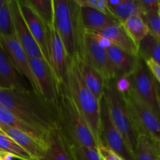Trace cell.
Instances as JSON below:
<instances>
[{"label": "cell", "mask_w": 160, "mask_h": 160, "mask_svg": "<svg viewBox=\"0 0 160 160\" xmlns=\"http://www.w3.org/2000/svg\"><path fill=\"white\" fill-rule=\"evenodd\" d=\"M97 148H98L100 157L102 160H124L121 156L109 149L102 143H100Z\"/></svg>", "instance_id": "836d02e7"}, {"label": "cell", "mask_w": 160, "mask_h": 160, "mask_svg": "<svg viewBox=\"0 0 160 160\" xmlns=\"http://www.w3.org/2000/svg\"><path fill=\"white\" fill-rule=\"evenodd\" d=\"M0 106L45 134L59 128L56 106L33 89L0 88Z\"/></svg>", "instance_id": "6da1fadb"}, {"label": "cell", "mask_w": 160, "mask_h": 160, "mask_svg": "<svg viewBox=\"0 0 160 160\" xmlns=\"http://www.w3.org/2000/svg\"><path fill=\"white\" fill-rule=\"evenodd\" d=\"M93 33L111 45L133 56H138V45L130 37L122 23L110 25Z\"/></svg>", "instance_id": "2e32d148"}, {"label": "cell", "mask_w": 160, "mask_h": 160, "mask_svg": "<svg viewBox=\"0 0 160 160\" xmlns=\"http://www.w3.org/2000/svg\"><path fill=\"white\" fill-rule=\"evenodd\" d=\"M39 160H73L59 129L50 134L46 151L43 158Z\"/></svg>", "instance_id": "44dd1931"}, {"label": "cell", "mask_w": 160, "mask_h": 160, "mask_svg": "<svg viewBox=\"0 0 160 160\" xmlns=\"http://www.w3.org/2000/svg\"><path fill=\"white\" fill-rule=\"evenodd\" d=\"M138 56L144 60L151 59L160 65V40L148 34L139 43Z\"/></svg>", "instance_id": "4316f807"}, {"label": "cell", "mask_w": 160, "mask_h": 160, "mask_svg": "<svg viewBox=\"0 0 160 160\" xmlns=\"http://www.w3.org/2000/svg\"><path fill=\"white\" fill-rule=\"evenodd\" d=\"M104 98L112 123L121 133L130 149L134 152L138 135L133 127L123 92L118 88L114 78L105 81Z\"/></svg>", "instance_id": "5b68a950"}, {"label": "cell", "mask_w": 160, "mask_h": 160, "mask_svg": "<svg viewBox=\"0 0 160 160\" xmlns=\"http://www.w3.org/2000/svg\"><path fill=\"white\" fill-rule=\"evenodd\" d=\"M145 61L146 62L147 67H148L150 71L154 76L156 81L160 84V65L151 59H148Z\"/></svg>", "instance_id": "e575fe53"}, {"label": "cell", "mask_w": 160, "mask_h": 160, "mask_svg": "<svg viewBox=\"0 0 160 160\" xmlns=\"http://www.w3.org/2000/svg\"><path fill=\"white\" fill-rule=\"evenodd\" d=\"M149 31V34L160 40V17L158 13H148L142 16Z\"/></svg>", "instance_id": "4dcf8cb0"}, {"label": "cell", "mask_w": 160, "mask_h": 160, "mask_svg": "<svg viewBox=\"0 0 160 160\" xmlns=\"http://www.w3.org/2000/svg\"><path fill=\"white\" fill-rule=\"evenodd\" d=\"M64 139L73 160H102L100 157L97 148L81 146L68 142L65 138Z\"/></svg>", "instance_id": "f1b7e54d"}, {"label": "cell", "mask_w": 160, "mask_h": 160, "mask_svg": "<svg viewBox=\"0 0 160 160\" xmlns=\"http://www.w3.org/2000/svg\"><path fill=\"white\" fill-rule=\"evenodd\" d=\"M0 124L11 127L12 128L19 130L25 134L32 137L42 145L48 147V142L50 134H45L39 130L36 129L34 127L31 126L28 123H25L14 116L12 112H9L5 108L0 106Z\"/></svg>", "instance_id": "ffe728a7"}, {"label": "cell", "mask_w": 160, "mask_h": 160, "mask_svg": "<svg viewBox=\"0 0 160 160\" xmlns=\"http://www.w3.org/2000/svg\"><path fill=\"white\" fill-rule=\"evenodd\" d=\"M123 94L138 135L148 136L157 142L160 138V117L135 95L131 87Z\"/></svg>", "instance_id": "8992f818"}, {"label": "cell", "mask_w": 160, "mask_h": 160, "mask_svg": "<svg viewBox=\"0 0 160 160\" xmlns=\"http://www.w3.org/2000/svg\"><path fill=\"white\" fill-rule=\"evenodd\" d=\"M0 128L6 135L13 139L22 148H23L31 156L33 160H39L43 158L47 148L40 142L28 134L11 127L0 124Z\"/></svg>", "instance_id": "d6986e66"}, {"label": "cell", "mask_w": 160, "mask_h": 160, "mask_svg": "<svg viewBox=\"0 0 160 160\" xmlns=\"http://www.w3.org/2000/svg\"><path fill=\"white\" fill-rule=\"evenodd\" d=\"M0 88L32 89L30 83L23 78L12 63L0 45Z\"/></svg>", "instance_id": "e0dca14e"}, {"label": "cell", "mask_w": 160, "mask_h": 160, "mask_svg": "<svg viewBox=\"0 0 160 160\" xmlns=\"http://www.w3.org/2000/svg\"><path fill=\"white\" fill-rule=\"evenodd\" d=\"M12 156L9 155L4 154V153H0V160H12Z\"/></svg>", "instance_id": "d590c367"}, {"label": "cell", "mask_w": 160, "mask_h": 160, "mask_svg": "<svg viewBox=\"0 0 160 160\" xmlns=\"http://www.w3.org/2000/svg\"><path fill=\"white\" fill-rule=\"evenodd\" d=\"M110 66L111 74L114 79L128 78L134 72L138 56H133L107 42L106 45Z\"/></svg>", "instance_id": "9a60e30c"}, {"label": "cell", "mask_w": 160, "mask_h": 160, "mask_svg": "<svg viewBox=\"0 0 160 160\" xmlns=\"http://www.w3.org/2000/svg\"><path fill=\"white\" fill-rule=\"evenodd\" d=\"M156 145H157V148H158V151H159V156H160V138L159 140L156 142Z\"/></svg>", "instance_id": "74e56055"}, {"label": "cell", "mask_w": 160, "mask_h": 160, "mask_svg": "<svg viewBox=\"0 0 160 160\" xmlns=\"http://www.w3.org/2000/svg\"><path fill=\"white\" fill-rule=\"evenodd\" d=\"M80 70L83 80L88 88L92 92L98 101L104 95L105 80L102 75L84 59H79Z\"/></svg>", "instance_id": "7402d4cb"}, {"label": "cell", "mask_w": 160, "mask_h": 160, "mask_svg": "<svg viewBox=\"0 0 160 160\" xmlns=\"http://www.w3.org/2000/svg\"><path fill=\"white\" fill-rule=\"evenodd\" d=\"M54 23L69 59H82L85 31L76 0H53Z\"/></svg>", "instance_id": "3957f363"}, {"label": "cell", "mask_w": 160, "mask_h": 160, "mask_svg": "<svg viewBox=\"0 0 160 160\" xmlns=\"http://www.w3.org/2000/svg\"><path fill=\"white\" fill-rule=\"evenodd\" d=\"M125 31L134 42L139 45L141 42L149 34V31L142 16H134L122 23Z\"/></svg>", "instance_id": "d4e9b609"}, {"label": "cell", "mask_w": 160, "mask_h": 160, "mask_svg": "<svg viewBox=\"0 0 160 160\" xmlns=\"http://www.w3.org/2000/svg\"><path fill=\"white\" fill-rule=\"evenodd\" d=\"M4 1H5V0H0V6H1L2 5V3L4 2Z\"/></svg>", "instance_id": "60d3db41"}, {"label": "cell", "mask_w": 160, "mask_h": 160, "mask_svg": "<svg viewBox=\"0 0 160 160\" xmlns=\"http://www.w3.org/2000/svg\"><path fill=\"white\" fill-rule=\"evenodd\" d=\"M48 50L53 73L59 85L63 84L67 69V52L55 23L48 27Z\"/></svg>", "instance_id": "5bb4252c"}, {"label": "cell", "mask_w": 160, "mask_h": 160, "mask_svg": "<svg viewBox=\"0 0 160 160\" xmlns=\"http://www.w3.org/2000/svg\"><path fill=\"white\" fill-rule=\"evenodd\" d=\"M107 42L93 32L85 31L82 59L97 70L105 81L112 79L106 45Z\"/></svg>", "instance_id": "9c48e42d"}, {"label": "cell", "mask_w": 160, "mask_h": 160, "mask_svg": "<svg viewBox=\"0 0 160 160\" xmlns=\"http://www.w3.org/2000/svg\"><path fill=\"white\" fill-rule=\"evenodd\" d=\"M0 134H5V133H4V131H3L1 129V128H0Z\"/></svg>", "instance_id": "f35d334b"}, {"label": "cell", "mask_w": 160, "mask_h": 160, "mask_svg": "<svg viewBox=\"0 0 160 160\" xmlns=\"http://www.w3.org/2000/svg\"><path fill=\"white\" fill-rule=\"evenodd\" d=\"M76 2L80 6H87L111 15L108 7L107 0H76Z\"/></svg>", "instance_id": "1f68e13d"}, {"label": "cell", "mask_w": 160, "mask_h": 160, "mask_svg": "<svg viewBox=\"0 0 160 160\" xmlns=\"http://www.w3.org/2000/svg\"><path fill=\"white\" fill-rule=\"evenodd\" d=\"M56 108L58 129L68 142L81 146L98 148V144L87 122L69 95L64 84L59 85Z\"/></svg>", "instance_id": "277c9868"}, {"label": "cell", "mask_w": 160, "mask_h": 160, "mask_svg": "<svg viewBox=\"0 0 160 160\" xmlns=\"http://www.w3.org/2000/svg\"><path fill=\"white\" fill-rule=\"evenodd\" d=\"M159 160H160V156H159Z\"/></svg>", "instance_id": "b9f144b4"}, {"label": "cell", "mask_w": 160, "mask_h": 160, "mask_svg": "<svg viewBox=\"0 0 160 160\" xmlns=\"http://www.w3.org/2000/svg\"><path fill=\"white\" fill-rule=\"evenodd\" d=\"M13 23L11 15L9 0H5L0 6V35H14Z\"/></svg>", "instance_id": "f546056e"}, {"label": "cell", "mask_w": 160, "mask_h": 160, "mask_svg": "<svg viewBox=\"0 0 160 160\" xmlns=\"http://www.w3.org/2000/svg\"><path fill=\"white\" fill-rule=\"evenodd\" d=\"M138 1L140 5L143 15L159 12V0H138Z\"/></svg>", "instance_id": "d6a6232c"}, {"label": "cell", "mask_w": 160, "mask_h": 160, "mask_svg": "<svg viewBox=\"0 0 160 160\" xmlns=\"http://www.w3.org/2000/svg\"><path fill=\"white\" fill-rule=\"evenodd\" d=\"M0 153H1V152H0Z\"/></svg>", "instance_id": "7bdbcfd3"}, {"label": "cell", "mask_w": 160, "mask_h": 160, "mask_svg": "<svg viewBox=\"0 0 160 160\" xmlns=\"http://www.w3.org/2000/svg\"><path fill=\"white\" fill-rule=\"evenodd\" d=\"M80 17L83 28L88 32H95L110 25L120 23L112 15L87 6H80Z\"/></svg>", "instance_id": "ac0fdd59"}, {"label": "cell", "mask_w": 160, "mask_h": 160, "mask_svg": "<svg viewBox=\"0 0 160 160\" xmlns=\"http://www.w3.org/2000/svg\"><path fill=\"white\" fill-rule=\"evenodd\" d=\"M101 143L124 160H134V152L130 149L123 135L112 123L104 95L100 100Z\"/></svg>", "instance_id": "ba28073f"}, {"label": "cell", "mask_w": 160, "mask_h": 160, "mask_svg": "<svg viewBox=\"0 0 160 160\" xmlns=\"http://www.w3.org/2000/svg\"><path fill=\"white\" fill-rule=\"evenodd\" d=\"M63 84L87 122L98 145L101 143L100 101L88 88L80 70L79 59H69Z\"/></svg>", "instance_id": "7a4b0ae2"}, {"label": "cell", "mask_w": 160, "mask_h": 160, "mask_svg": "<svg viewBox=\"0 0 160 160\" xmlns=\"http://www.w3.org/2000/svg\"><path fill=\"white\" fill-rule=\"evenodd\" d=\"M34 13L47 25L54 23L53 0H24Z\"/></svg>", "instance_id": "484cf974"}, {"label": "cell", "mask_w": 160, "mask_h": 160, "mask_svg": "<svg viewBox=\"0 0 160 160\" xmlns=\"http://www.w3.org/2000/svg\"><path fill=\"white\" fill-rule=\"evenodd\" d=\"M110 13L120 23L134 16H142V9L138 0H120L113 7L109 8Z\"/></svg>", "instance_id": "cb8c5ba5"}, {"label": "cell", "mask_w": 160, "mask_h": 160, "mask_svg": "<svg viewBox=\"0 0 160 160\" xmlns=\"http://www.w3.org/2000/svg\"><path fill=\"white\" fill-rule=\"evenodd\" d=\"M130 87L135 95L160 117V109L156 90V81L141 56L134 72L128 78Z\"/></svg>", "instance_id": "52a82bcc"}, {"label": "cell", "mask_w": 160, "mask_h": 160, "mask_svg": "<svg viewBox=\"0 0 160 160\" xmlns=\"http://www.w3.org/2000/svg\"><path fill=\"white\" fill-rule=\"evenodd\" d=\"M30 65L37 83L38 93L47 102L56 106L59 84L51 67L44 59L30 57Z\"/></svg>", "instance_id": "30bf717a"}, {"label": "cell", "mask_w": 160, "mask_h": 160, "mask_svg": "<svg viewBox=\"0 0 160 160\" xmlns=\"http://www.w3.org/2000/svg\"><path fill=\"white\" fill-rule=\"evenodd\" d=\"M0 152L20 160H33L23 148L6 134H0Z\"/></svg>", "instance_id": "83f0119b"}, {"label": "cell", "mask_w": 160, "mask_h": 160, "mask_svg": "<svg viewBox=\"0 0 160 160\" xmlns=\"http://www.w3.org/2000/svg\"><path fill=\"white\" fill-rule=\"evenodd\" d=\"M134 160H159L156 142L145 135H138L134 152Z\"/></svg>", "instance_id": "603a6c76"}, {"label": "cell", "mask_w": 160, "mask_h": 160, "mask_svg": "<svg viewBox=\"0 0 160 160\" xmlns=\"http://www.w3.org/2000/svg\"><path fill=\"white\" fill-rule=\"evenodd\" d=\"M18 1L22 15L26 21L27 25H28L33 38L40 48L41 52L43 55L44 59L52 70L51 59H50L49 50H48V26L34 13V11L25 2L24 0H18Z\"/></svg>", "instance_id": "4fadbf2b"}, {"label": "cell", "mask_w": 160, "mask_h": 160, "mask_svg": "<svg viewBox=\"0 0 160 160\" xmlns=\"http://www.w3.org/2000/svg\"><path fill=\"white\" fill-rule=\"evenodd\" d=\"M159 12H158V14H159V16L160 17V0H159Z\"/></svg>", "instance_id": "ab89813d"}, {"label": "cell", "mask_w": 160, "mask_h": 160, "mask_svg": "<svg viewBox=\"0 0 160 160\" xmlns=\"http://www.w3.org/2000/svg\"><path fill=\"white\" fill-rule=\"evenodd\" d=\"M0 45L17 71L26 78L33 90L38 93L37 83L30 65V57L20 45L15 34L11 36L0 35Z\"/></svg>", "instance_id": "8fae6325"}, {"label": "cell", "mask_w": 160, "mask_h": 160, "mask_svg": "<svg viewBox=\"0 0 160 160\" xmlns=\"http://www.w3.org/2000/svg\"><path fill=\"white\" fill-rule=\"evenodd\" d=\"M9 7L13 23L15 36L20 42V45L29 57L44 59L40 48L33 38L22 15L18 0H9Z\"/></svg>", "instance_id": "7c38bea8"}, {"label": "cell", "mask_w": 160, "mask_h": 160, "mask_svg": "<svg viewBox=\"0 0 160 160\" xmlns=\"http://www.w3.org/2000/svg\"><path fill=\"white\" fill-rule=\"evenodd\" d=\"M156 90H157V97L158 102H159V106L160 109V84L156 81Z\"/></svg>", "instance_id": "8d00e7d4"}]
</instances>
